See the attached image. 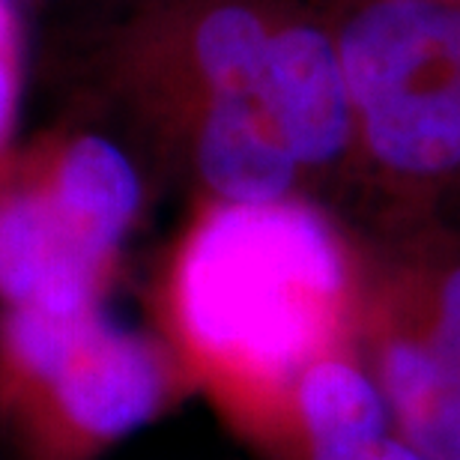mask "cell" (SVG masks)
Listing matches in <instances>:
<instances>
[{
  "label": "cell",
  "instance_id": "cell-12",
  "mask_svg": "<svg viewBox=\"0 0 460 460\" xmlns=\"http://www.w3.org/2000/svg\"><path fill=\"white\" fill-rule=\"evenodd\" d=\"M13 108H15V75H13V63L6 54H0V144L9 132L13 123Z\"/></svg>",
  "mask_w": 460,
  "mask_h": 460
},
{
  "label": "cell",
  "instance_id": "cell-8",
  "mask_svg": "<svg viewBox=\"0 0 460 460\" xmlns=\"http://www.w3.org/2000/svg\"><path fill=\"white\" fill-rule=\"evenodd\" d=\"M45 186L105 254L123 243L144 195L132 159L102 135H81L66 144Z\"/></svg>",
  "mask_w": 460,
  "mask_h": 460
},
{
  "label": "cell",
  "instance_id": "cell-1",
  "mask_svg": "<svg viewBox=\"0 0 460 460\" xmlns=\"http://www.w3.org/2000/svg\"><path fill=\"white\" fill-rule=\"evenodd\" d=\"M344 257L314 209L218 204L177 272V320L200 362L248 389H290L332 353Z\"/></svg>",
  "mask_w": 460,
  "mask_h": 460
},
{
  "label": "cell",
  "instance_id": "cell-5",
  "mask_svg": "<svg viewBox=\"0 0 460 460\" xmlns=\"http://www.w3.org/2000/svg\"><path fill=\"white\" fill-rule=\"evenodd\" d=\"M365 141L385 168L437 177L460 168V66L430 63L356 108Z\"/></svg>",
  "mask_w": 460,
  "mask_h": 460
},
{
  "label": "cell",
  "instance_id": "cell-14",
  "mask_svg": "<svg viewBox=\"0 0 460 460\" xmlns=\"http://www.w3.org/2000/svg\"><path fill=\"white\" fill-rule=\"evenodd\" d=\"M448 45H452V58L460 66V6H448Z\"/></svg>",
  "mask_w": 460,
  "mask_h": 460
},
{
  "label": "cell",
  "instance_id": "cell-6",
  "mask_svg": "<svg viewBox=\"0 0 460 460\" xmlns=\"http://www.w3.org/2000/svg\"><path fill=\"white\" fill-rule=\"evenodd\" d=\"M198 171L222 204H281L299 164L254 96H213L198 135Z\"/></svg>",
  "mask_w": 460,
  "mask_h": 460
},
{
  "label": "cell",
  "instance_id": "cell-11",
  "mask_svg": "<svg viewBox=\"0 0 460 460\" xmlns=\"http://www.w3.org/2000/svg\"><path fill=\"white\" fill-rule=\"evenodd\" d=\"M428 344L434 353L460 376V266H455L439 284L434 323H430Z\"/></svg>",
  "mask_w": 460,
  "mask_h": 460
},
{
  "label": "cell",
  "instance_id": "cell-3",
  "mask_svg": "<svg viewBox=\"0 0 460 460\" xmlns=\"http://www.w3.org/2000/svg\"><path fill=\"white\" fill-rule=\"evenodd\" d=\"M111 254L90 243L49 186L0 198V299L6 308H93Z\"/></svg>",
  "mask_w": 460,
  "mask_h": 460
},
{
  "label": "cell",
  "instance_id": "cell-10",
  "mask_svg": "<svg viewBox=\"0 0 460 460\" xmlns=\"http://www.w3.org/2000/svg\"><path fill=\"white\" fill-rule=\"evenodd\" d=\"M302 439H305L308 460H425L394 430V425Z\"/></svg>",
  "mask_w": 460,
  "mask_h": 460
},
{
  "label": "cell",
  "instance_id": "cell-9",
  "mask_svg": "<svg viewBox=\"0 0 460 460\" xmlns=\"http://www.w3.org/2000/svg\"><path fill=\"white\" fill-rule=\"evenodd\" d=\"M266 49V24L245 6L213 9L195 33V60L213 96L257 99Z\"/></svg>",
  "mask_w": 460,
  "mask_h": 460
},
{
  "label": "cell",
  "instance_id": "cell-4",
  "mask_svg": "<svg viewBox=\"0 0 460 460\" xmlns=\"http://www.w3.org/2000/svg\"><path fill=\"white\" fill-rule=\"evenodd\" d=\"M257 105L296 164H326L353 132V99L335 42L314 27L270 36Z\"/></svg>",
  "mask_w": 460,
  "mask_h": 460
},
{
  "label": "cell",
  "instance_id": "cell-13",
  "mask_svg": "<svg viewBox=\"0 0 460 460\" xmlns=\"http://www.w3.org/2000/svg\"><path fill=\"white\" fill-rule=\"evenodd\" d=\"M13 9H9V0H0V54H6V58H13Z\"/></svg>",
  "mask_w": 460,
  "mask_h": 460
},
{
  "label": "cell",
  "instance_id": "cell-2",
  "mask_svg": "<svg viewBox=\"0 0 460 460\" xmlns=\"http://www.w3.org/2000/svg\"><path fill=\"white\" fill-rule=\"evenodd\" d=\"M0 349L24 398L42 407L66 443L87 452L141 430L171 394L162 349L99 305L75 314L6 308Z\"/></svg>",
  "mask_w": 460,
  "mask_h": 460
},
{
  "label": "cell",
  "instance_id": "cell-7",
  "mask_svg": "<svg viewBox=\"0 0 460 460\" xmlns=\"http://www.w3.org/2000/svg\"><path fill=\"white\" fill-rule=\"evenodd\" d=\"M374 380L394 430L425 460H460V376L428 338L394 335L376 349Z\"/></svg>",
  "mask_w": 460,
  "mask_h": 460
}]
</instances>
